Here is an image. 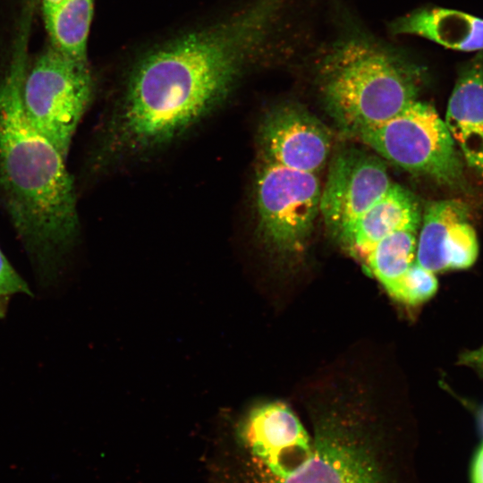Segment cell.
Returning a JSON list of instances; mask_svg holds the SVG:
<instances>
[{
  "mask_svg": "<svg viewBox=\"0 0 483 483\" xmlns=\"http://www.w3.org/2000/svg\"><path fill=\"white\" fill-rule=\"evenodd\" d=\"M316 71L327 114L356 137L418 100L426 73L401 51L359 32L334 41Z\"/></svg>",
  "mask_w": 483,
  "mask_h": 483,
  "instance_id": "3957f363",
  "label": "cell"
},
{
  "mask_svg": "<svg viewBox=\"0 0 483 483\" xmlns=\"http://www.w3.org/2000/svg\"><path fill=\"white\" fill-rule=\"evenodd\" d=\"M470 215L461 199L428 202L421 215L415 261L435 274L471 267L479 242Z\"/></svg>",
  "mask_w": 483,
  "mask_h": 483,
  "instance_id": "30bf717a",
  "label": "cell"
},
{
  "mask_svg": "<svg viewBox=\"0 0 483 483\" xmlns=\"http://www.w3.org/2000/svg\"><path fill=\"white\" fill-rule=\"evenodd\" d=\"M437 286L435 273L415 261L387 293L396 301L414 306L434 296Z\"/></svg>",
  "mask_w": 483,
  "mask_h": 483,
  "instance_id": "2e32d148",
  "label": "cell"
},
{
  "mask_svg": "<svg viewBox=\"0 0 483 483\" xmlns=\"http://www.w3.org/2000/svg\"><path fill=\"white\" fill-rule=\"evenodd\" d=\"M318 174L258 160L254 201L258 231L274 252L292 257L308 246L319 215Z\"/></svg>",
  "mask_w": 483,
  "mask_h": 483,
  "instance_id": "52a82bcc",
  "label": "cell"
},
{
  "mask_svg": "<svg viewBox=\"0 0 483 483\" xmlns=\"http://www.w3.org/2000/svg\"><path fill=\"white\" fill-rule=\"evenodd\" d=\"M358 138L382 159L466 193L470 185L462 157L445 122L430 104L416 100L403 111Z\"/></svg>",
  "mask_w": 483,
  "mask_h": 483,
  "instance_id": "5b68a950",
  "label": "cell"
},
{
  "mask_svg": "<svg viewBox=\"0 0 483 483\" xmlns=\"http://www.w3.org/2000/svg\"><path fill=\"white\" fill-rule=\"evenodd\" d=\"M18 293L32 295L28 284L0 250V308L6 309L10 296Z\"/></svg>",
  "mask_w": 483,
  "mask_h": 483,
  "instance_id": "e0dca14e",
  "label": "cell"
},
{
  "mask_svg": "<svg viewBox=\"0 0 483 483\" xmlns=\"http://www.w3.org/2000/svg\"><path fill=\"white\" fill-rule=\"evenodd\" d=\"M352 419L322 418L284 446L250 460L251 483H394V464Z\"/></svg>",
  "mask_w": 483,
  "mask_h": 483,
  "instance_id": "277c9868",
  "label": "cell"
},
{
  "mask_svg": "<svg viewBox=\"0 0 483 483\" xmlns=\"http://www.w3.org/2000/svg\"><path fill=\"white\" fill-rule=\"evenodd\" d=\"M393 35H415L446 48L483 51V19L442 7H422L396 18L388 24Z\"/></svg>",
  "mask_w": 483,
  "mask_h": 483,
  "instance_id": "4fadbf2b",
  "label": "cell"
},
{
  "mask_svg": "<svg viewBox=\"0 0 483 483\" xmlns=\"http://www.w3.org/2000/svg\"><path fill=\"white\" fill-rule=\"evenodd\" d=\"M419 226L414 223L390 233L361 262L387 292L415 262Z\"/></svg>",
  "mask_w": 483,
  "mask_h": 483,
  "instance_id": "9a60e30c",
  "label": "cell"
},
{
  "mask_svg": "<svg viewBox=\"0 0 483 483\" xmlns=\"http://www.w3.org/2000/svg\"><path fill=\"white\" fill-rule=\"evenodd\" d=\"M284 0H254L233 17L184 35L133 69L116 120L121 144L166 143L223 100L267 38Z\"/></svg>",
  "mask_w": 483,
  "mask_h": 483,
  "instance_id": "6da1fadb",
  "label": "cell"
},
{
  "mask_svg": "<svg viewBox=\"0 0 483 483\" xmlns=\"http://www.w3.org/2000/svg\"><path fill=\"white\" fill-rule=\"evenodd\" d=\"M444 122L462 159L483 180V51L460 67Z\"/></svg>",
  "mask_w": 483,
  "mask_h": 483,
  "instance_id": "8fae6325",
  "label": "cell"
},
{
  "mask_svg": "<svg viewBox=\"0 0 483 483\" xmlns=\"http://www.w3.org/2000/svg\"><path fill=\"white\" fill-rule=\"evenodd\" d=\"M92 90L88 62L68 57L51 47L27 66L22 85L27 115L66 159Z\"/></svg>",
  "mask_w": 483,
  "mask_h": 483,
  "instance_id": "8992f818",
  "label": "cell"
},
{
  "mask_svg": "<svg viewBox=\"0 0 483 483\" xmlns=\"http://www.w3.org/2000/svg\"><path fill=\"white\" fill-rule=\"evenodd\" d=\"M385 160L379 156L344 148L332 158L321 189L319 215L334 239L391 186Z\"/></svg>",
  "mask_w": 483,
  "mask_h": 483,
  "instance_id": "ba28073f",
  "label": "cell"
},
{
  "mask_svg": "<svg viewBox=\"0 0 483 483\" xmlns=\"http://www.w3.org/2000/svg\"><path fill=\"white\" fill-rule=\"evenodd\" d=\"M5 311H6L5 309L0 308V318L4 316Z\"/></svg>",
  "mask_w": 483,
  "mask_h": 483,
  "instance_id": "ffe728a7",
  "label": "cell"
},
{
  "mask_svg": "<svg viewBox=\"0 0 483 483\" xmlns=\"http://www.w3.org/2000/svg\"><path fill=\"white\" fill-rule=\"evenodd\" d=\"M332 146L329 129L292 102L272 108L258 131V160L316 174L327 163Z\"/></svg>",
  "mask_w": 483,
  "mask_h": 483,
  "instance_id": "9c48e42d",
  "label": "cell"
},
{
  "mask_svg": "<svg viewBox=\"0 0 483 483\" xmlns=\"http://www.w3.org/2000/svg\"><path fill=\"white\" fill-rule=\"evenodd\" d=\"M40 4L49 47L68 57L88 62L94 0H40Z\"/></svg>",
  "mask_w": 483,
  "mask_h": 483,
  "instance_id": "5bb4252c",
  "label": "cell"
},
{
  "mask_svg": "<svg viewBox=\"0 0 483 483\" xmlns=\"http://www.w3.org/2000/svg\"><path fill=\"white\" fill-rule=\"evenodd\" d=\"M472 483H483V445L478 451L471 470Z\"/></svg>",
  "mask_w": 483,
  "mask_h": 483,
  "instance_id": "d6986e66",
  "label": "cell"
},
{
  "mask_svg": "<svg viewBox=\"0 0 483 483\" xmlns=\"http://www.w3.org/2000/svg\"><path fill=\"white\" fill-rule=\"evenodd\" d=\"M30 25L21 26L0 78V192L44 283L57 278L79 229L73 180L55 146L30 122L22 85Z\"/></svg>",
  "mask_w": 483,
  "mask_h": 483,
  "instance_id": "7a4b0ae2",
  "label": "cell"
},
{
  "mask_svg": "<svg viewBox=\"0 0 483 483\" xmlns=\"http://www.w3.org/2000/svg\"><path fill=\"white\" fill-rule=\"evenodd\" d=\"M458 363L470 367L483 375V345L478 349L462 352L459 356Z\"/></svg>",
  "mask_w": 483,
  "mask_h": 483,
  "instance_id": "ac0fdd59",
  "label": "cell"
},
{
  "mask_svg": "<svg viewBox=\"0 0 483 483\" xmlns=\"http://www.w3.org/2000/svg\"><path fill=\"white\" fill-rule=\"evenodd\" d=\"M420 222L421 211L416 197L402 186L392 183L336 242L361 263L382 239L400 228Z\"/></svg>",
  "mask_w": 483,
  "mask_h": 483,
  "instance_id": "7c38bea8",
  "label": "cell"
}]
</instances>
